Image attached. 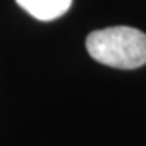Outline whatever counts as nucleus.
<instances>
[{
	"instance_id": "obj_1",
	"label": "nucleus",
	"mask_w": 146,
	"mask_h": 146,
	"mask_svg": "<svg viewBox=\"0 0 146 146\" xmlns=\"http://www.w3.org/2000/svg\"><path fill=\"white\" fill-rule=\"evenodd\" d=\"M89 55L102 65L133 70L146 63V34L130 26L93 31L86 37Z\"/></svg>"
},
{
	"instance_id": "obj_2",
	"label": "nucleus",
	"mask_w": 146,
	"mask_h": 146,
	"mask_svg": "<svg viewBox=\"0 0 146 146\" xmlns=\"http://www.w3.org/2000/svg\"><path fill=\"white\" fill-rule=\"evenodd\" d=\"M73 0H16V3L41 21H52L72 7Z\"/></svg>"
}]
</instances>
